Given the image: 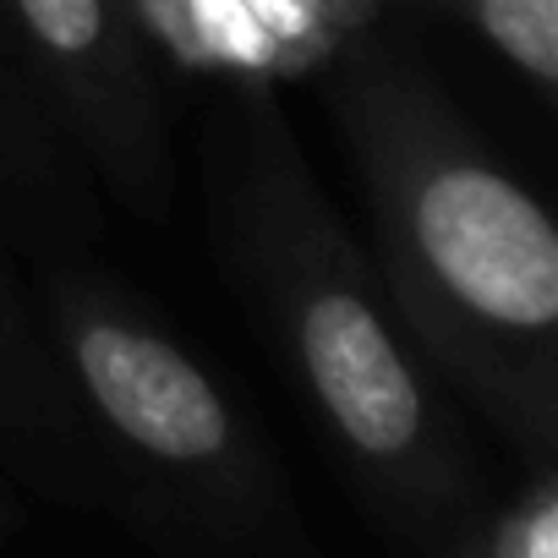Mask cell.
<instances>
[{"label":"cell","instance_id":"4","mask_svg":"<svg viewBox=\"0 0 558 558\" xmlns=\"http://www.w3.org/2000/svg\"><path fill=\"white\" fill-rule=\"evenodd\" d=\"M94 175L137 219H159L175 192L165 88L143 28L121 0H0Z\"/></svg>","mask_w":558,"mask_h":558},{"label":"cell","instance_id":"1","mask_svg":"<svg viewBox=\"0 0 558 558\" xmlns=\"http://www.w3.org/2000/svg\"><path fill=\"white\" fill-rule=\"evenodd\" d=\"M378 279L438 373L531 465L558 449V230L454 105L395 56H351L335 99Z\"/></svg>","mask_w":558,"mask_h":558},{"label":"cell","instance_id":"7","mask_svg":"<svg viewBox=\"0 0 558 558\" xmlns=\"http://www.w3.org/2000/svg\"><path fill=\"white\" fill-rule=\"evenodd\" d=\"M454 558H558V487L553 465H531V482L509 504H487L454 542Z\"/></svg>","mask_w":558,"mask_h":558},{"label":"cell","instance_id":"11","mask_svg":"<svg viewBox=\"0 0 558 558\" xmlns=\"http://www.w3.org/2000/svg\"><path fill=\"white\" fill-rule=\"evenodd\" d=\"M12 110V66H7V23H0V121Z\"/></svg>","mask_w":558,"mask_h":558},{"label":"cell","instance_id":"2","mask_svg":"<svg viewBox=\"0 0 558 558\" xmlns=\"http://www.w3.org/2000/svg\"><path fill=\"white\" fill-rule=\"evenodd\" d=\"M225 257L367 514L405 547L454 553L487 509L471 438L268 94L230 121Z\"/></svg>","mask_w":558,"mask_h":558},{"label":"cell","instance_id":"9","mask_svg":"<svg viewBox=\"0 0 558 558\" xmlns=\"http://www.w3.org/2000/svg\"><path fill=\"white\" fill-rule=\"evenodd\" d=\"M378 7H384V0H313V12H318L335 34H356Z\"/></svg>","mask_w":558,"mask_h":558},{"label":"cell","instance_id":"8","mask_svg":"<svg viewBox=\"0 0 558 558\" xmlns=\"http://www.w3.org/2000/svg\"><path fill=\"white\" fill-rule=\"evenodd\" d=\"M121 7L132 12V23L143 28V39L159 45L170 61H181V66L208 61L203 23H197V0H121Z\"/></svg>","mask_w":558,"mask_h":558},{"label":"cell","instance_id":"10","mask_svg":"<svg viewBox=\"0 0 558 558\" xmlns=\"http://www.w3.org/2000/svg\"><path fill=\"white\" fill-rule=\"evenodd\" d=\"M12 531H23V498L12 493L7 476H0V536H12Z\"/></svg>","mask_w":558,"mask_h":558},{"label":"cell","instance_id":"3","mask_svg":"<svg viewBox=\"0 0 558 558\" xmlns=\"http://www.w3.org/2000/svg\"><path fill=\"white\" fill-rule=\"evenodd\" d=\"M45 324L110 465L116 514L154 542L302 553V509L225 384L121 286L56 274Z\"/></svg>","mask_w":558,"mask_h":558},{"label":"cell","instance_id":"6","mask_svg":"<svg viewBox=\"0 0 558 558\" xmlns=\"http://www.w3.org/2000/svg\"><path fill=\"white\" fill-rule=\"evenodd\" d=\"M471 28L504 66H514L542 99L558 88V0H427Z\"/></svg>","mask_w":558,"mask_h":558},{"label":"cell","instance_id":"5","mask_svg":"<svg viewBox=\"0 0 558 558\" xmlns=\"http://www.w3.org/2000/svg\"><path fill=\"white\" fill-rule=\"evenodd\" d=\"M0 465L34 476L50 498L116 509L110 465L77 384L61 367L50 329H34L7 268H0Z\"/></svg>","mask_w":558,"mask_h":558}]
</instances>
